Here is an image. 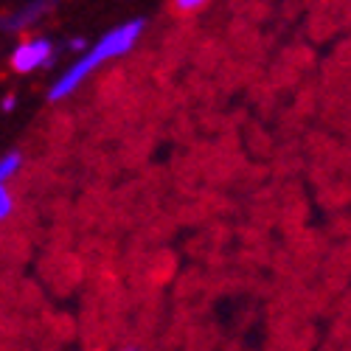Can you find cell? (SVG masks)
<instances>
[{"label": "cell", "instance_id": "6da1fadb", "mask_svg": "<svg viewBox=\"0 0 351 351\" xmlns=\"http://www.w3.org/2000/svg\"><path fill=\"white\" fill-rule=\"evenodd\" d=\"M141 32H143V20H130V23H121L119 28H112V32H107L93 48H87L82 53V60H76L60 79H56V84H51L48 99L60 101V99L71 96L96 68H101L110 60H119V56H124L141 40Z\"/></svg>", "mask_w": 351, "mask_h": 351}, {"label": "cell", "instance_id": "7a4b0ae2", "mask_svg": "<svg viewBox=\"0 0 351 351\" xmlns=\"http://www.w3.org/2000/svg\"><path fill=\"white\" fill-rule=\"evenodd\" d=\"M51 53H53L51 40H45V37L25 40V43H20V45L14 48V53H12V68H14L17 73H32V71L48 65Z\"/></svg>", "mask_w": 351, "mask_h": 351}, {"label": "cell", "instance_id": "3957f363", "mask_svg": "<svg viewBox=\"0 0 351 351\" xmlns=\"http://www.w3.org/2000/svg\"><path fill=\"white\" fill-rule=\"evenodd\" d=\"M51 6L48 3H32V6H25L23 12H17L14 17H6V20H0V28H6V32H23L25 25H32L37 20V14L48 12Z\"/></svg>", "mask_w": 351, "mask_h": 351}, {"label": "cell", "instance_id": "277c9868", "mask_svg": "<svg viewBox=\"0 0 351 351\" xmlns=\"http://www.w3.org/2000/svg\"><path fill=\"white\" fill-rule=\"evenodd\" d=\"M20 163H23V155L20 152H9V155L0 158V186H6V180L20 169Z\"/></svg>", "mask_w": 351, "mask_h": 351}, {"label": "cell", "instance_id": "5b68a950", "mask_svg": "<svg viewBox=\"0 0 351 351\" xmlns=\"http://www.w3.org/2000/svg\"><path fill=\"white\" fill-rule=\"evenodd\" d=\"M12 208H14L12 194L6 191V186H0V219H6V217L12 214Z\"/></svg>", "mask_w": 351, "mask_h": 351}, {"label": "cell", "instance_id": "8992f818", "mask_svg": "<svg viewBox=\"0 0 351 351\" xmlns=\"http://www.w3.org/2000/svg\"><path fill=\"white\" fill-rule=\"evenodd\" d=\"M174 9L178 12H197V9H206V0H178Z\"/></svg>", "mask_w": 351, "mask_h": 351}, {"label": "cell", "instance_id": "52a82bcc", "mask_svg": "<svg viewBox=\"0 0 351 351\" xmlns=\"http://www.w3.org/2000/svg\"><path fill=\"white\" fill-rule=\"evenodd\" d=\"M14 104H17V99H14V96L3 99V110H6V112H9V110H14Z\"/></svg>", "mask_w": 351, "mask_h": 351}, {"label": "cell", "instance_id": "ba28073f", "mask_svg": "<svg viewBox=\"0 0 351 351\" xmlns=\"http://www.w3.org/2000/svg\"><path fill=\"white\" fill-rule=\"evenodd\" d=\"M73 48H76V51H82V48H84V43H82V40H71V51H73Z\"/></svg>", "mask_w": 351, "mask_h": 351}, {"label": "cell", "instance_id": "9c48e42d", "mask_svg": "<svg viewBox=\"0 0 351 351\" xmlns=\"http://www.w3.org/2000/svg\"><path fill=\"white\" fill-rule=\"evenodd\" d=\"M127 351H138V348H127Z\"/></svg>", "mask_w": 351, "mask_h": 351}]
</instances>
